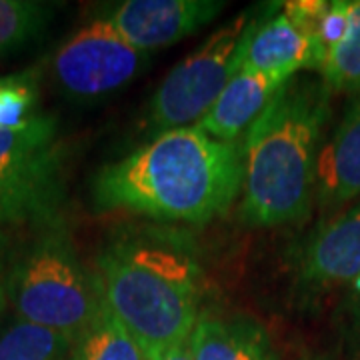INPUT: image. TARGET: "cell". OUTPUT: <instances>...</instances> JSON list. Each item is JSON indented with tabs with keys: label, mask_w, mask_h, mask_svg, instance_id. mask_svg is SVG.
<instances>
[{
	"label": "cell",
	"mask_w": 360,
	"mask_h": 360,
	"mask_svg": "<svg viewBox=\"0 0 360 360\" xmlns=\"http://www.w3.org/2000/svg\"><path fill=\"white\" fill-rule=\"evenodd\" d=\"M243 142H224L198 127L167 130L104 165L92 200L162 222L205 224L243 194Z\"/></svg>",
	"instance_id": "obj_1"
},
{
	"label": "cell",
	"mask_w": 360,
	"mask_h": 360,
	"mask_svg": "<svg viewBox=\"0 0 360 360\" xmlns=\"http://www.w3.org/2000/svg\"><path fill=\"white\" fill-rule=\"evenodd\" d=\"M104 304L146 359L188 340L202 312V272L193 250L162 232H130L96 262Z\"/></svg>",
	"instance_id": "obj_2"
},
{
	"label": "cell",
	"mask_w": 360,
	"mask_h": 360,
	"mask_svg": "<svg viewBox=\"0 0 360 360\" xmlns=\"http://www.w3.org/2000/svg\"><path fill=\"white\" fill-rule=\"evenodd\" d=\"M326 120V86L292 78L248 129L240 205L248 224L283 226L309 217Z\"/></svg>",
	"instance_id": "obj_3"
},
{
	"label": "cell",
	"mask_w": 360,
	"mask_h": 360,
	"mask_svg": "<svg viewBox=\"0 0 360 360\" xmlns=\"http://www.w3.org/2000/svg\"><path fill=\"white\" fill-rule=\"evenodd\" d=\"M4 288L18 321L75 342L104 304L96 274L80 262L68 232L51 220L14 258Z\"/></svg>",
	"instance_id": "obj_4"
},
{
	"label": "cell",
	"mask_w": 360,
	"mask_h": 360,
	"mask_svg": "<svg viewBox=\"0 0 360 360\" xmlns=\"http://www.w3.org/2000/svg\"><path fill=\"white\" fill-rule=\"evenodd\" d=\"M252 13L238 14L214 30L193 54L174 66L162 80L146 112V127L155 134L198 127L240 70L245 58Z\"/></svg>",
	"instance_id": "obj_5"
},
{
	"label": "cell",
	"mask_w": 360,
	"mask_h": 360,
	"mask_svg": "<svg viewBox=\"0 0 360 360\" xmlns=\"http://www.w3.org/2000/svg\"><path fill=\"white\" fill-rule=\"evenodd\" d=\"M60 170L63 141L54 116L0 129V219H51Z\"/></svg>",
	"instance_id": "obj_6"
},
{
	"label": "cell",
	"mask_w": 360,
	"mask_h": 360,
	"mask_svg": "<svg viewBox=\"0 0 360 360\" xmlns=\"http://www.w3.org/2000/svg\"><path fill=\"white\" fill-rule=\"evenodd\" d=\"M146 60V52L122 39L106 16H98L58 46L52 58V77L66 96L94 101L127 86Z\"/></svg>",
	"instance_id": "obj_7"
},
{
	"label": "cell",
	"mask_w": 360,
	"mask_h": 360,
	"mask_svg": "<svg viewBox=\"0 0 360 360\" xmlns=\"http://www.w3.org/2000/svg\"><path fill=\"white\" fill-rule=\"evenodd\" d=\"M224 6L220 0H127L106 18L122 39L148 54L198 32Z\"/></svg>",
	"instance_id": "obj_8"
},
{
	"label": "cell",
	"mask_w": 360,
	"mask_h": 360,
	"mask_svg": "<svg viewBox=\"0 0 360 360\" xmlns=\"http://www.w3.org/2000/svg\"><path fill=\"white\" fill-rule=\"evenodd\" d=\"M324 49L283 8L252 20L243 68L258 75L295 78L298 70H321Z\"/></svg>",
	"instance_id": "obj_9"
},
{
	"label": "cell",
	"mask_w": 360,
	"mask_h": 360,
	"mask_svg": "<svg viewBox=\"0 0 360 360\" xmlns=\"http://www.w3.org/2000/svg\"><path fill=\"white\" fill-rule=\"evenodd\" d=\"M360 278V202L326 220L304 248L300 283L312 290L354 286Z\"/></svg>",
	"instance_id": "obj_10"
},
{
	"label": "cell",
	"mask_w": 360,
	"mask_h": 360,
	"mask_svg": "<svg viewBox=\"0 0 360 360\" xmlns=\"http://www.w3.org/2000/svg\"><path fill=\"white\" fill-rule=\"evenodd\" d=\"M292 80V78H290ZM288 80L252 70H240L231 78L219 101L198 122V129L224 142H243L248 129L264 112Z\"/></svg>",
	"instance_id": "obj_11"
},
{
	"label": "cell",
	"mask_w": 360,
	"mask_h": 360,
	"mask_svg": "<svg viewBox=\"0 0 360 360\" xmlns=\"http://www.w3.org/2000/svg\"><path fill=\"white\" fill-rule=\"evenodd\" d=\"M360 196V96L322 144L316 167V196L322 208H336Z\"/></svg>",
	"instance_id": "obj_12"
},
{
	"label": "cell",
	"mask_w": 360,
	"mask_h": 360,
	"mask_svg": "<svg viewBox=\"0 0 360 360\" xmlns=\"http://www.w3.org/2000/svg\"><path fill=\"white\" fill-rule=\"evenodd\" d=\"M191 347L194 360H281L269 330L246 314L202 310Z\"/></svg>",
	"instance_id": "obj_13"
},
{
	"label": "cell",
	"mask_w": 360,
	"mask_h": 360,
	"mask_svg": "<svg viewBox=\"0 0 360 360\" xmlns=\"http://www.w3.org/2000/svg\"><path fill=\"white\" fill-rule=\"evenodd\" d=\"M321 75L326 90L360 96V0H350L345 32L326 51Z\"/></svg>",
	"instance_id": "obj_14"
},
{
	"label": "cell",
	"mask_w": 360,
	"mask_h": 360,
	"mask_svg": "<svg viewBox=\"0 0 360 360\" xmlns=\"http://www.w3.org/2000/svg\"><path fill=\"white\" fill-rule=\"evenodd\" d=\"M68 360H148L141 345L122 328L106 304L78 336Z\"/></svg>",
	"instance_id": "obj_15"
},
{
	"label": "cell",
	"mask_w": 360,
	"mask_h": 360,
	"mask_svg": "<svg viewBox=\"0 0 360 360\" xmlns=\"http://www.w3.org/2000/svg\"><path fill=\"white\" fill-rule=\"evenodd\" d=\"M72 347L70 336L18 319L0 333V360H68Z\"/></svg>",
	"instance_id": "obj_16"
},
{
	"label": "cell",
	"mask_w": 360,
	"mask_h": 360,
	"mask_svg": "<svg viewBox=\"0 0 360 360\" xmlns=\"http://www.w3.org/2000/svg\"><path fill=\"white\" fill-rule=\"evenodd\" d=\"M51 18V6L30 0H0V56L37 39Z\"/></svg>",
	"instance_id": "obj_17"
},
{
	"label": "cell",
	"mask_w": 360,
	"mask_h": 360,
	"mask_svg": "<svg viewBox=\"0 0 360 360\" xmlns=\"http://www.w3.org/2000/svg\"><path fill=\"white\" fill-rule=\"evenodd\" d=\"M37 75L22 72L4 78L0 86V129H18L37 116Z\"/></svg>",
	"instance_id": "obj_18"
},
{
	"label": "cell",
	"mask_w": 360,
	"mask_h": 360,
	"mask_svg": "<svg viewBox=\"0 0 360 360\" xmlns=\"http://www.w3.org/2000/svg\"><path fill=\"white\" fill-rule=\"evenodd\" d=\"M148 360H194L191 338L184 340V342H180L176 347L168 348V350H165V352H160V354H156V356H153V359Z\"/></svg>",
	"instance_id": "obj_19"
},
{
	"label": "cell",
	"mask_w": 360,
	"mask_h": 360,
	"mask_svg": "<svg viewBox=\"0 0 360 360\" xmlns=\"http://www.w3.org/2000/svg\"><path fill=\"white\" fill-rule=\"evenodd\" d=\"M350 300H352V310L360 316V278L354 283V286H350Z\"/></svg>",
	"instance_id": "obj_20"
},
{
	"label": "cell",
	"mask_w": 360,
	"mask_h": 360,
	"mask_svg": "<svg viewBox=\"0 0 360 360\" xmlns=\"http://www.w3.org/2000/svg\"><path fill=\"white\" fill-rule=\"evenodd\" d=\"M6 288H4V281L0 278V316H2V312H4V307H6Z\"/></svg>",
	"instance_id": "obj_21"
},
{
	"label": "cell",
	"mask_w": 360,
	"mask_h": 360,
	"mask_svg": "<svg viewBox=\"0 0 360 360\" xmlns=\"http://www.w3.org/2000/svg\"><path fill=\"white\" fill-rule=\"evenodd\" d=\"M298 360H326V359H322V356H302V359H298Z\"/></svg>",
	"instance_id": "obj_22"
},
{
	"label": "cell",
	"mask_w": 360,
	"mask_h": 360,
	"mask_svg": "<svg viewBox=\"0 0 360 360\" xmlns=\"http://www.w3.org/2000/svg\"><path fill=\"white\" fill-rule=\"evenodd\" d=\"M4 78H6V77H0V86H2V82H4Z\"/></svg>",
	"instance_id": "obj_23"
}]
</instances>
